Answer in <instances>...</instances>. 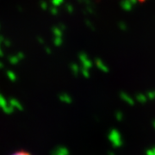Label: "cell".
Masks as SVG:
<instances>
[{
	"label": "cell",
	"mask_w": 155,
	"mask_h": 155,
	"mask_svg": "<svg viewBox=\"0 0 155 155\" xmlns=\"http://www.w3.org/2000/svg\"><path fill=\"white\" fill-rule=\"evenodd\" d=\"M9 155H33L30 152L28 151H25V150H17L13 153H11Z\"/></svg>",
	"instance_id": "cell-1"
},
{
	"label": "cell",
	"mask_w": 155,
	"mask_h": 155,
	"mask_svg": "<svg viewBox=\"0 0 155 155\" xmlns=\"http://www.w3.org/2000/svg\"><path fill=\"white\" fill-rule=\"evenodd\" d=\"M40 5H41V8L42 10H47V9H48V4H47V2H45V1H41V4H40Z\"/></svg>",
	"instance_id": "cell-2"
},
{
	"label": "cell",
	"mask_w": 155,
	"mask_h": 155,
	"mask_svg": "<svg viewBox=\"0 0 155 155\" xmlns=\"http://www.w3.org/2000/svg\"><path fill=\"white\" fill-rule=\"evenodd\" d=\"M3 44L5 45V46H7V47H10L11 45V41L10 39H5V41H4V42H3Z\"/></svg>",
	"instance_id": "cell-3"
},
{
	"label": "cell",
	"mask_w": 155,
	"mask_h": 155,
	"mask_svg": "<svg viewBox=\"0 0 155 155\" xmlns=\"http://www.w3.org/2000/svg\"><path fill=\"white\" fill-rule=\"evenodd\" d=\"M136 1H139V2H143L145 0H136Z\"/></svg>",
	"instance_id": "cell-4"
},
{
	"label": "cell",
	"mask_w": 155,
	"mask_h": 155,
	"mask_svg": "<svg viewBox=\"0 0 155 155\" xmlns=\"http://www.w3.org/2000/svg\"><path fill=\"white\" fill-rule=\"evenodd\" d=\"M0 30H1V23H0Z\"/></svg>",
	"instance_id": "cell-5"
}]
</instances>
